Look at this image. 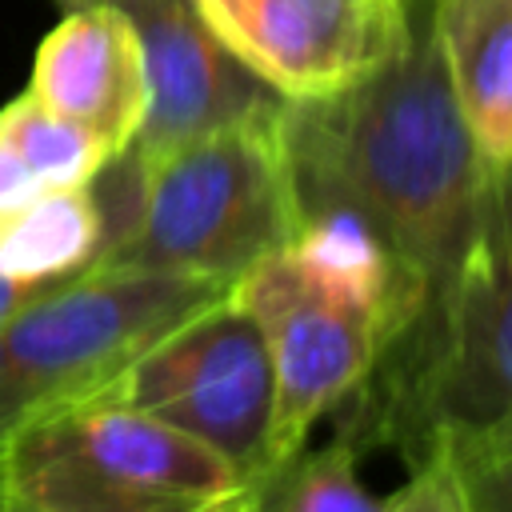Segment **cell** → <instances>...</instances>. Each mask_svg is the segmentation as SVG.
<instances>
[{
    "label": "cell",
    "mask_w": 512,
    "mask_h": 512,
    "mask_svg": "<svg viewBox=\"0 0 512 512\" xmlns=\"http://www.w3.org/2000/svg\"><path fill=\"white\" fill-rule=\"evenodd\" d=\"M280 132L296 212L360 216L428 312L472 240L488 176L452 100L428 0L412 4V32L388 64L332 96L284 100Z\"/></svg>",
    "instance_id": "6da1fadb"
},
{
    "label": "cell",
    "mask_w": 512,
    "mask_h": 512,
    "mask_svg": "<svg viewBox=\"0 0 512 512\" xmlns=\"http://www.w3.org/2000/svg\"><path fill=\"white\" fill-rule=\"evenodd\" d=\"M340 420L412 468L512 432V160L488 168L472 240L440 292L376 360Z\"/></svg>",
    "instance_id": "7a4b0ae2"
},
{
    "label": "cell",
    "mask_w": 512,
    "mask_h": 512,
    "mask_svg": "<svg viewBox=\"0 0 512 512\" xmlns=\"http://www.w3.org/2000/svg\"><path fill=\"white\" fill-rule=\"evenodd\" d=\"M280 108L132 160V204L92 268H152L236 284L296 224Z\"/></svg>",
    "instance_id": "3957f363"
},
{
    "label": "cell",
    "mask_w": 512,
    "mask_h": 512,
    "mask_svg": "<svg viewBox=\"0 0 512 512\" xmlns=\"http://www.w3.org/2000/svg\"><path fill=\"white\" fill-rule=\"evenodd\" d=\"M0 500L24 512H248V476L104 388L0 448Z\"/></svg>",
    "instance_id": "277c9868"
},
{
    "label": "cell",
    "mask_w": 512,
    "mask_h": 512,
    "mask_svg": "<svg viewBox=\"0 0 512 512\" xmlns=\"http://www.w3.org/2000/svg\"><path fill=\"white\" fill-rule=\"evenodd\" d=\"M232 284L152 268H84L0 316V448L44 412L104 392L168 328Z\"/></svg>",
    "instance_id": "5b68a950"
},
{
    "label": "cell",
    "mask_w": 512,
    "mask_h": 512,
    "mask_svg": "<svg viewBox=\"0 0 512 512\" xmlns=\"http://www.w3.org/2000/svg\"><path fill=\"white\" fill-rule=\"evenodd\" d=\"M108 392L208 444L248 480L272 464L276 388L268 344L228 292L148 344Z\"/></svg>",
    "instance_id": "8992f818"
},
{
    "label": "cell",
    "mask_w": 512,
    "mask_h": 512,
    "mask_svg": "<svg viewBox=\"0 0 512 512\" xmlns=\"http://www.w3.org/2000/svg\"><path fill=\"white\" fill-rule=\"evenodd\" d=\"M228 296L260 324L272 360V464L340 412L388 348V324L360 300L300 272L284 248L256 260Z\"/></svg>",
    "instance_id": "52a82bcc"
},
{
    "label": "cell",
    "mask_w": 512,
    "mask_h": 512,
    "mask_svg": "<svg viewBox=\"0 0 512 512\" xmlns=\"http://www.w3.org/2000/svg\"><path fill=\"white\" fill-rule=\"evenodd\" d=\"M208 32L280 100L332 96L388 64L416 0H192Z\"/></svg>",
    "instance_id": "ba28073f"
},
{
    "label": "cell",
    "mask_w": 512,
    "mask_h": 512,
    "mask_svg": "<svg viewBox=\"0 0 512 512\" xmlns=\"http://www.w3.org/2000/svg\"><path fill=\"white\" fill-rule=\"evenodd\" d=\"M84 4L120 8L140 36L148 112L136 140L124 148L136 160L284 104L208 32L192 0H60L64 12Z\"/></svg>",
    "instance_id": "9c48e42d"
},
{
    "label": "cell",
    "mask_w": 512,
    "mask_h": 512,
    "mask_svg": "<svg viewBox=\"0 0 512 512\" xmlns=\"http://www.w3.org/2000/svg\"><path fill=\"white\" fill-rule=\"evenodd\" d=\"M28 96L84 124L120 156L148 112L144 48L132 20L112 4L72 8L40 40Z\"/></svg>",
    "instance_id": "30bf717a"
},
{
    "label": "cell",
    "mask_w": 512,
    "mask_h": 512,
    "mask_svg": "<svg viewBox=\"0 0 512 512\" xmlns=\"http://www.w3.org/2000/svg\"><path fill=\"white\" fill-rule=\"evenodd\" d=\"M432 40L488 168L512 160V0H428Z\"/></svg>",
    "instance_id": "8fae6325"
},
{
    "label": "cell",
    "mask_w": 512,
    "mask_h": 512,
    "mask_svg": "<svg viewBox=\"0 0 512 512\" xmlns=\"http://www.w3.org/2000/svg\"><path fill=\"white\" fill-rule=\"evenodd\" d=\"M104 248V212L92 180L52 188L0 216V276L20 284H56L96 264Z\"/></svg>",
    "instance_id": "7c38bea8"
},
{
    "label": "cell",
    "mask_w": 512,
    "mask_h": 512,
    "mask_svg": "<svg viewBox=\"0 0 512 512\" xmlns=\"http://www.w3.org/2000/svg\"><path fill=\"white\" fill-rule=\"evenodd\" d=\"M360 456L364 444L340 424L324 448L304 444L252 476L248 512H388V496H372L360 480Z\"/></svg>",
    "instance_id": "4fadbf2b"
},
{
    "label": "cell",
    "mask_w": 512,
    "mask_h": 512,
    "mask_svg": "<svg viewBox=\"0 0 512 512\" xmlns=\"http://www.w3.org/2000/svg\"><path fill=\"white\" fill-rule=\"evenodd\" d=\"M0 136L16 148V156L28 164V172L44 188H80L112 160L100 136L44 108L28 92L0 108Z\"/></svg>",
    "instance_id": "5bb4252c"
},
{
    "label": "cell",
    "mask_w": 512,
    "mask_h": 512,
    "mask_svg": "<svg viewBox=\"0 0 512 512\" xmlns=\"http://www.w3.org/2000/svg\"><path fill=\"white\" fill-rule=\"evenodd\" d=\"M440 456L460 480L464 512H512V432Z\"/></svg>",
    "instance_id": "9a60e30c"
},
{
    "label": "cell",
    "mask_w": 512,
    "mask_h": 512,
    "mask_svg": "<svg viewBox=\"0 0 512 512\" xmlns=\"http://www.w3.org/2000/svg\"><path fill=\"white\" fill-rule=\"evenodd\" d=\"M388 512H464L460 480H456L448 456H440V452L424 456L412 468L408 484L388 496Z\"/></svg>",
    "instance_id": "2e32d148"
},
{
    "label": "cell",
    "mask_w": 512,
    "mask_h": 512,
    "mask_svg": "<svg viewBox=\"0 0 512 512\" xmlns=\"http://www.w3.org/2000/svg\"><path fill=\"white\" fill-rule=\"evenodd\" d=\"M40 192H52V188H44V184L28 172V164L16 156V148L0 136V216L12 212V208H20V204H28V200L40 196Z\"/></svg>",
    "instance_id": "e0dca14e"
},
{
    "label": "cell",
    "mask_w": 512,
    "mask_h": 512,
    "mask_svg": "<svg viewBox=\"0 0 512 512\" xmlns=\"http://www.w3.org/2000/svg\"><path fill=\"white\" fill-rule=\"evenodd\" d=\"M48 284H20V280H8V276H0V316H8L12 308H20V304H28L32 296H40Z\"/></svg>",
    "instance_id": "ac0fdd59"
},
{
    "label": "cell",
    "mask_w": 512,
    "mask_h": 512,
    "mask_svg": "<svg viewBox=\"0 0 512 512\" xmlns=\"http://www.w3.org/2000/svg\"><path fill=\"white\" fill-rule=\"evenodd\" d=\"M0 512H24V508H16V504H8V500H0Z\"/></svg>",
    "instance_id": "d6986e66"
},
{
    "label": "cell",
    "mask_w": 512,
    "mask_h": 512,
    "mask_svg": "<svg viewBox=\"0 0 512 512\" xmlns=\"http://www.w3.org/2000/svg\"><path fill=\"white\" fill-rule=\"evenodd\" d=\"M56 4H60V0H56Z\"/></svg>",
    "instance_id": "ffe728a7"
}]
</instances>
